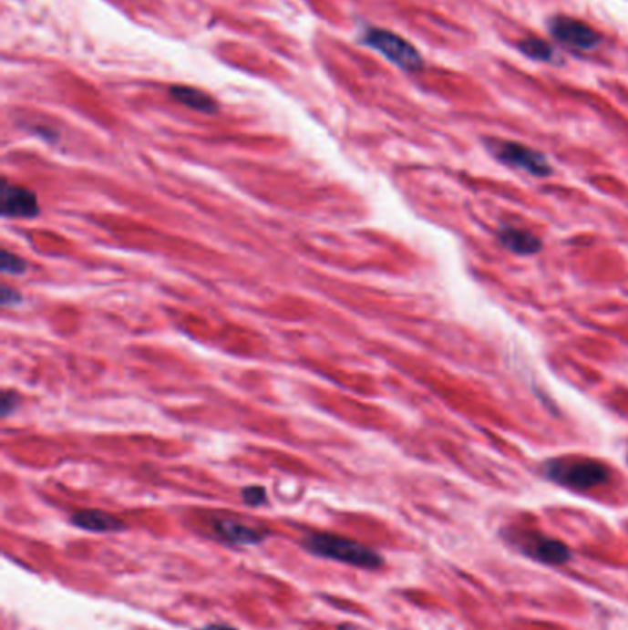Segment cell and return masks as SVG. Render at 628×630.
<instances>
[{
    "instance_id": "52a82bcc",
    "label": "cell",
    "mask_w": 628,
    "mask_h": 630,
    "mask_svg": "<svg viewBox=\"0 0 628 630\" xmlns=\"http://www.w3.org/2000/svg\"><path fill=\"white\" fill-rule=\"evenodd\" d=\"M0 211L5 218H36L39 201L32 191L5 181L0 191Z\"/></svg>"
},
{
    "instance_id": "2e32d148",
    "label": "cell",
    "mask_w": 628,
    "mask_h": 630,
    "mask_svg": "<svg viewBox=\"0 0 628 630\" xmlns=\"http://www.w3.org/2000/svg\"><path fill=\"white\" fill-rule=\"evenodd\" d=\"M15 402H17L15 393H12V391L3 393V404H0V409H3L5 417H8L15 409Z\"/></svg>"
},
{
    "instance_id": "9a60e30c",
    "label": "cell",
    "mask_w": 628,
    "mask_h": 630,
    "mask_svg": "<svg viewBox=\"0 0 628 630\" xmlns=\"http://www.w3.org/2000/svg\"><path fill=\"white\" fill-rule=\"evenodd\" d=\"M0 301H3L5 306H15L21 303V294L10 286H3V290H0Z\"/></svg>"
},
{
    "instance_id": "277c9868",
    "label": "cell",
    "mask_w": 628,
    "mask_h": 630,
    "mask_svg": "<svg viewBox=\"0 0 628 630\" xmlns=\"http://www.w3.org/2000/svg\"><path fill=\"white\" fill-rule=\"evenodd\" d=\"M365 43L373 46L375 50H378L380 54H384L389 61H393L404 70L415 72L422 67V57L418 50L411 43H407L406 39H402L400 36L393 32L371 28L365 34Z\"/></svg>"
},
{
    "instance_id": "6da1fadb",
    "label": "cell",
    "mask_w": 628,
    "mask_h": 630,
    "mask_svg": "<svg viewBox=\"0 0 628 630\" xmlns=\"http://www.w3.org/2000/svg\"><path fill=\"white\" fill-rule=\"evenodd\" d=\"M304 548L323 559L337 561L341 564L376 570L384 564V557L352 538L330 534V532H312L304 538Z\"/></svg>"
},
{
    "instance_id": "4fadbf2b",
    "label": "cell",
    "mask_w": 628,
    "mask_h": 630,
    "mask_svg": "<svg viewBox=\"0 0 628 630\" xmlns=\"http://www.w3.org/2000/svg\"><path fill=\"white\" fill-rule=\"evenodd\" d=\"M0 267H3V272L8 275H23L26 272V262L21 256L5 249L0 253Z\"/></svg>"
},
{
    "instance_id": "8992f818",
    "label": "cell",
    "mask_w": 628,
    "mask_h": 630,
    "mask_svg": "<svg viewBox=\"0 0 628 630\" xmlns=\"http://www.w3.org/2000/svg\"><path fill=\"white\" fill-rule=\"evenodd\" d=\"M551 34L577 50H593L601 43V36L590 25L570 17H555L551 21Z\"/></svg>"
},
{
    "instance_id": "30bf717a",
    "label": "cell",
    "mask_w": 628,
    "mask_h": 630,
    "mask_svg": "<svg viewBox=\"0 0 628 630\" xmlns=\"http://www.w3.org/2000/svg\"><path fill=\"white\" fill-rule=\"evenodd\" d=\"M498 238H499V243L514 254L529 256V254L538 253L542 247L540 240H538L532 232H529L525 229L512 227V225H503L498 232Z\"/></svg>"
},
{
    "instance_id": "8fae6325",
    "label": "cell",
    "mask_w": 628,
    "mask_h": 630,
    "mask_svg": "<svg viewBox=\"0 0 628 630\" xmlns=\"http://www.w3.org/2000/svg\"><path fill=\"white\" fill-rule=\"evenodd\" d=\"M170 93L179 104H183L194 111H201V113H216L218 111V104L214 102V98L209 97L207 93L200 91V88H196V87L173 85L170 88Z\"/></svg>"
},
{
    "instance_id": "ac0fdd59",
    "label": "cell",
    "mask_w": 628,
    "mask_h": 630,
    "mask_svg": "<svg viewBox=\"0 0 628 630\" xmlns=\"http://www.w3.org/2000/svg\"><path fill=\"white\" fill-rule=\"evenodd\" d=\"M337 630H355L352 625H341V626H337Z\"/></svg>"
},
{
    "instance_id": "5b68a950",
    "label": "cell",
    "mask_w": 628,
    "mask_h": 630,
    "mask_svg": "<svg viewBox=\"0 0 628 630\" xmlns=\"http://www.w3.org/2000/svg\"><path fill=\"white\" fill-rule=\"evenodd\" d=\"M512 544L529 559L550 564V566H561L566 564L571 557V552L561 540L544 536L540 532H520L512 538Z\"/></svg>"
},
{
    "instance_id": "9c48e42d",
    "label": "cell",
    "mask_w": 628,
    "mask_h": 630,
    "mask_svg": "<svg viewBox=\"0 0 628 630\" xmlns=\"http://www.w3.org/2000/svg\"><path fill=\"white\" fill-rule=\"evenodd\" d=\"M72 523L83 531H93V532H115L126 527L120 518L98 509H87V511L76 512L72 516Z\"/></svg>"
},
{
    "instance_id": "7a4b0ae2",
    "label": "cell",
    "mask_w": 628,
    "mask_h": 630,
    "mask_svg": "<svg viewBox=\"0 0 628 630\" xmlns=\"http://www.w3.org/2000/svg\"><path fill=\"white\" fill-rule=\"evenodd\" d=\"M542 470L553 483L581 492L606 485L612 478L604 463L590 458H555L546 461Z\"/></svg>"
},
{
    "instance_id": "3957f363",
    "label": "cell",
    "mask_w": 628,
    "mask_h": 630,
    "mask_svg": "<svg viewBox=\"0 0 628 630\" xmlns=\"http://www.w3.org/2000/svg\"><path fill=\"white\" fill-rule=\"evenodd\" d=\"M489 151L503 164L523 170L534 177H548L551 175L553 168L548 162V159L529 146L510 142V140H499V139H489L485 140Z\"/></svg>"
},
{
    "instance_id": "5bb4252c",
    "label": "cell",
    "mask_w": 628,
    "mask_h": 630,
    "mask_svg": "<svg viewBox=\"0 0 628 630\" xmlns=\"http://www.w3.org/2000/svg\"><path fill=\"white\" fill-rule=\"evenodd\" d=\"M242 496H243L245 503H249L252 507L265 503V489H262V487H247V489H243Z\"/></svg>"
},
{
    "instance_id": "7c38bea8",
    "label": "cell",
    "mask_w": 628,
    "mask_h": 630,
    "mask_svg": "<svg viewBox=\"0 0 628 630\" xmlns=\"http://www.w3.org/2000/svg\"><path fill=\"white\" fill-rule=\"evenodd\" d=\"M520 50L523 52V54H527L529 57H532V59H540V61H551L553 59V56H555V52H553V48L546 43V41H542V39H536V37H529V39H523V41H520Z\"/></svg>"
},
{
    "instance_id": "ba28073f",
    "label": "cell",
    "mask_w": 628,
    "mask_h": 630,
    "mask_svg": "<svg viewBox=\"0 0 628 630\" xmlns=\"http://www.w3.org/2000/svg\"><path fill=\"white\" fill-rule=\"evenodd\" d=\"M212 527L221 538L232 544H258L267 536V532L234 518H216Z\"/></svg>"
},
{
    "instance_id": "e0dca14e",
    "label": "cell",
    "mask_w": 628,
    "mask_h": 630,
    "mask_svg": "<svg viewBox=\"0 0 628 630\" xmlns=\"http://www.w3.org/2000/svg\"><path fill=\"white\" fill-rule=\"evenodd\" d=\"M201 630H238V628L229 626V625H220V623H216V625H207V626H203Z\"/></svg>"
}]
</instances>
